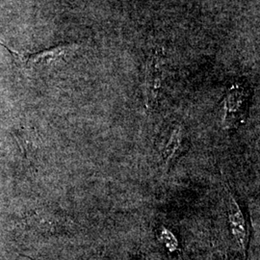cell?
I'll list each match as a JSON object with an SVG mask.
<instances>
[{
  "mask_svg": "<svg viewBox=\"0 0 260 260\" xmlns=\"http://www.w3.org/2000/svg\"><path fill=\"white\" fill-rule=\"evenodd\" d=\"M162 240L164 242V244L166 245V247L169 248L171 251H175L177 249V239L175 238V236L172 233L168 232L166 230H164L162 232Z\"/></svg>",
  "mask_w": 260,
  "mask_h": 260,
  "instance_id": "cell-6",
  "label": "cell"
},
{
  "mask_svg": "<svg viewBox=\"0 0 260 260\" xmlns=\"http://www.w3.org/2000/svg\"><path fill=\"white\" fill-rule=\"evenodd\" d=\"M166 57L163 50L156 49L149 55L145 69L144 95L148 108L157 105L166 73Z\"/></svg>",
  "mask_w": 260,
  "mask_h": 260,
  "instance_id": "cell-1",
  "label": "cell"
},
{
  "mask_svg": "<svg viewBox=\"0 0 260 260\" xmlns=\"http://www.w3.org/2000/svg\"><path fill=\"white\" fill-rule=\"evenodd\" d=\"M243 104V93L233 89V91L229 93L226 100V107H225V116L223 124L226 128H233L238 120L240 119V107Z\"/></svg>",
  "mask_w": 260,
  "mask_h": 260,
  "instance_id": "cell-4",
  "label": "cell"
},
{
  "mask_svg": "<svg viewBox=\"0 0 260 260\" xmlns=\"http://www.w3.org/2000/svg\"><path fill=\"white\" fill-rule=\"evenodd\" d=\"M78 47V45H65L52 47L50 49L29 56L26 59V63L29 66H47L54 64L59 60H63L66 57L75 53Z\"/></svg>",
  "mask_w": 260,
  "mask_h": 260,
  "instance_id": "cell-3",
  "label": "cell"
},
{
  "mask_svg": "<svg viewBox=\"0 0 260 260\" xmlns=\"http://www.w3.org/2000/svg\"><path fill=\"white\" fill-rule=\"evenodd\" d=\"M228 208L229 221L233 236L239 244V246L245 251L247 249L250 238V223L237 199L230 190L228 199Z\"/></svg>",
  "mask_w": 260,
  "mask_h": 260,
  "instance_id": "cell-2",
  "label": "cell"
},
{
  "mask_svg": "<svg viewBox=\"0 0 260 260\" xmlns=\"http://www.w3.org/2000/svg\"><path fill=\"white\" fill-rule=\"evenodd\" d=\"M183 139V130L180 125H177L171 133L164 149L161 151V157L165 165H169L173 158L176 156L179 148L181 147Z\"/></svg>",
  "mask_w": 260,
  "mask_h": 260,
  "instance_id": "cell-5",
  "label": "cell"
}]
</instances>
